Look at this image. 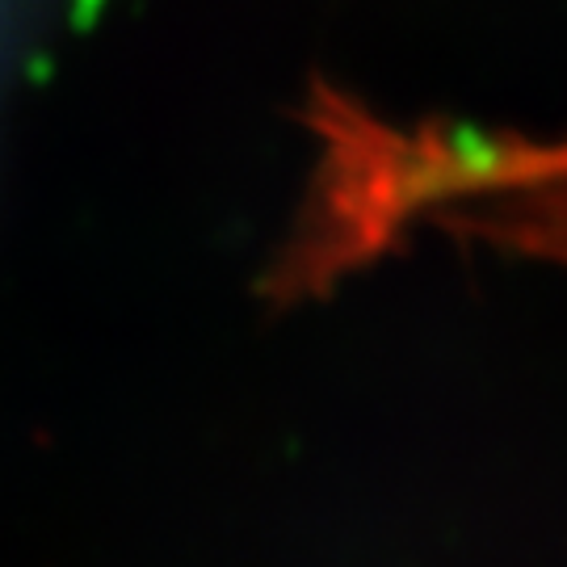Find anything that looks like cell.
<instances>
[{
  "label": "cell",
  "mask_w": 567,
  "mask_h": 567,
  "mask_svg": "<svg viewBox=\"0 0 567 567\" xmlns=\"http://www.w3.org/2000/svg\"><path fill=\"white\" fill-rule=\"evenodd\" d=\"M487 203L492 206L484 215H466L458 227H471V231L492 236V240L517 244L526 252L567 261V177L492 194Z\"/></svg>",
  "instance_id": "2"
},
{
  "label": "cell",
  "mask_w": 567,
  "mask_h": 567,
  "mask_svg": "<svg viewBox=\"0 0 567 567\" xmlns=\"http://www.w3.org/2000/svg\"><path fill=\"white\" fill-rule=\"evenodd\" d=\"M307 122L324 143L316 189L265 295L299 303L386 252L416 210L446 198H492L567 177V143H529L458 122L391 131L332 84L311 89Z\"/></svg>",
  "instance_id": "1"
}]
</instances>
